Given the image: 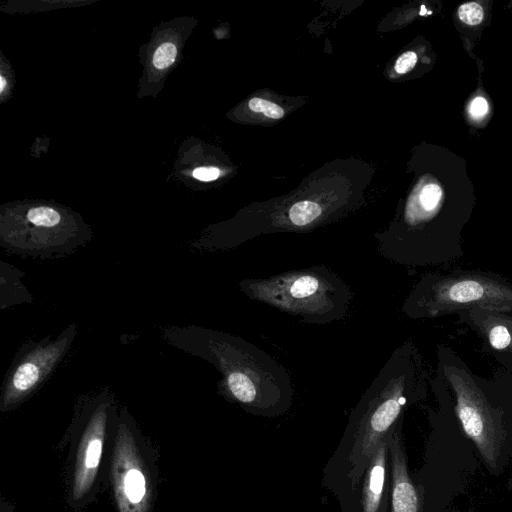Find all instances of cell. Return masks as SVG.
Listing matches in <instances>:
<instances>
[{"instance_id":"obj_9","label":"cell","mask_w":512,"mask_h":512,"mask_svg":"<svg viewBox=\"0 0 512 512\" xmlns=\"http://www.w3.org/2000/svg\"><path fill=\"white\" fill-rule=\"evenodd\" d=\"M403 422L404 419H401L388 435L391 474L390 512H416L406 485L409 466Z\"/></svg>"},{"instance_id":"obj_5","label":"cell","mask_w":512,"mask_h":512,"mask_svg":"<svg viewBox=\"0 0 512 512\" xmlns=\"http://www.w3.org/2000/svg\"><path fill=\"white\" fill-rule=\"evenodd\" d=\"M476 308L512 312V283L491 271L429 272L415 283L401 310L411 319H433Z\"/></svg>"},{"instance_id":"obj_16","label":"cell","mask_w":512,"mask_h":512,"mask_svg":"<svg viewBox=\"0 0 512 512\" xmlns=\"http://www.w3.org/2000/svg\"><path fill=\"white\" fill-rule=\"evenodd\" d=\"M490 106L487 99L481 95L475 96L469 103L467 112L474 121L483 120L489 113Z\"/></svg>"},{"instance_id":"obj_19","label":"cell","mask_w":512,"mask_h":512,"mask_svg":"<svg viewBox=\"0 0 512 512\" xmlns=\"http://www.w3.org/2000/svg\"><path fill=\"white\" fill-rule=\"evenodd\" d=\"M193 177L200 181H212L219 177L220 170L216 167H199L193 171Z\"/></svg>"},{"instance_id":"obj_2","label":"cell","mask_w":512,"mask_h":512,"mask_svg":"<svg viewBox=\"0 0 512 512\" xmlns=\"http://www.w3.org/2000/svg\"><path fill=\"white\" fill-rule=\"evenodd\" d=\"M430 388L436 405L470 440L486 471L502 475L512 465V372L479 376L451 347L439 344Z\"/></svg>"},{"instance_id":"obj_13","label":"cell","mask_w":512,"mask_h":512,"mask_svg":"<svg viewBox=\"0 0 512 512\" xmlns=\"http://www.w3.org/2000/svg\"><path fill=\"white\" fill-rule=\"evenodd\" d=\"M459 20L468 26H477L484 19V9L478 2H466L457 10Z\"/></svg>"},{"instance_id":"obj_14","label":"cell","mask_w":512,"mask_h":512,"mask_svg":"<svg viewBox=\"0 0 512 512\" xmlns=\"http://www.w3.org/2000/svg\"><path fill=\"white\" fill-rule=\"evenodd\" d=\"M177 49L171 42L162 43L154 52L153 65L155 68L163 70L168 68L176 59Z\"/></svg>"},{"instance_id":"obj_6","label":"cell","mask_w":512,"mask_h":512,"mask_svg":"<svg viewBox=\"0 0 512 512\" xmlns=\"http://www.w3.org/2000/svg\"><path fill=\"white\" fill-rule=\"evenodd\" d=\"M388 435L377 446L360 481L354 487L335 495L341 512H390Z\"/></svg>"},{"instance_id":"obj_8","label":"cell","mask_w":512,"mask_h":512,"mask_svg":"<svg viewBox=\"0 0 512 512\" xmlns=\"http://www.w3.org/2000/svg\"><path fill=\"white\" fill-rule=\"evenodd\" d=\"M71 337L72 332L66 333L57 341L38 345L23 354L9 375L8 393L24 395L40 384L62 358Z\"/></svg>"},{"instance_id":"obj_11","label":"cell","mask_w":512,"mask_h":512,"mask_svg":"<svg viewBox=\"0 0 512 512\" xmlns=\"http://www.w3.org/2000/svg\"><path fill=\"white\" fill-rule=\"evenodd\" d=\"M125 491L132 503H138L145 494V479L141 472L131 469L125 477Z\"/></svg>"},{"instance_id":"obj_3","label":"cell","mask_w":512,"mask_h":512,"mask_svg":"<svg viewBox=\"0 0 512 512\" xmlns=\"http://www.w3.org/2000/svg\"><path fill=\"white\" fill-rule=\"evenodd\" d=\"M204 354L222 374L221 389L247 413L266 418L286 414L294 385L288 370L258 346L223 332H208Z\"/></svg>"},{"instance_id":"obj_4","label":"cell","mask_w":512,"mask_h":512,"mask_svg":"<svg viewBox=\"0 0 512 512\" xmlns=\"http://www.w3.org/2000/svg\"><path fill=\"white\" fill-rule=\"evenodd\" d=\"M240 290L251 300L296 317L304 324H330L343 320L353 292L326 266L294 269L266 278H246Z\"/></svg>"},{"instance_id":"obj_10","label":"cell","mask_w":512,"mask_h":512,"mask_svg":"<svg viewBox=\"0 0 512 512\" xmlns=\"http://www.w3.org/2000/svg\"><path fill=\"white\" fill-rule=\"evenodd\" d=\"M322 216L323 208L320 204L311 200H303L289 207L286 218L288 226L302 229L316 224Z\"/></svg>"},{"instance_id":"obj_1","label":"cell","mask_w":512,"mask_h":512,"mask_svg":"<svg viewBox=\"0 0 512 512\" xmlns=\"http://www.w3.org/2000/svg\"><path fill=\"white\" fill-rule=\"evenodd\" d=\"M430 379L412 340L394 349L349 415L340 442L323 469L326 489L335 496L360 481L379 443L410 407L427 399Z\"/></svg>"},{"instance_id":"obj_15","label":"cell","mask_w":512,"mask_h":512,"mask_svg":"<svg viewBox=\"0 0 512 512\" xmlns=\"http://www.w3.org/2000/svg\"><path fill=\"white\" fill-rule=\"evenodd\" d=\"M248 106L253 112H261L271 119H280L284 116V110L279 105L262 98H252Z\"/></svg>"},{"instance_id":"obj_12","label":"cell","mask_w":512,"mask_h":512,"mask_svg":"<svg viewBox=\"0 0 512 512\" xmlns=\"http://www.w3.org/2000/svg\"><path fill=\"white\" fill-rule=\"evenodd\" d=\"M28 220L39 227H54L60 220V214L50 207H35L28 211Z\"/></svg>"},{"instance_id":"obj_7","label":"cell","mask_w":512,"mask_h":512,"mask_svg":"<svg viewBox=\"0 0 512 512\" xmlns=\"http://www.w3.org/2000/svg\"><path fill=\"white\" fill-rule=\"evenodd\" d=\"M457 315L482 340L481 351L512 372V312L476 308Z\"/></svg>"},{"instance_id":"obj_18","label":"cell","mask_w":512,"mask_h":512,"mask_svg":"<svg viewBox=\"0 0 512 512\" xmlns=\"http://www.w3.org/2000/svg\"><path fill=\"white\" fill-rule=\"evenodd\" d=\"M102 453V442L99 439H93L87 449L86 456V467L87 468H96L99 464V460Z\"/></svg>"},{"instance_id":"obj_20","label":"cell","mask_w":512,"mask_h":512,"mask_svg":"<svg viewBox=\"0 0 512 512\" xmlns=\"http://www.w3.org/2000/svg\"><path fill=\"white\" fill-rule=\"evenodd\" d=\"M6 86V80L3 76L0 77V92L2 93Z\"/></svg>"},{"instance_id":"obj_17","label":"cell","mask_w":512,"mask_h":512,"mask_svg":"<svg viewBox=\"0 0 512 512\" xmlns=\"http://www.w3.org/2000/svg\"><path fill=\"white\" fill-rule=\"evenodd\" d=\"M417 59L418 56L414 51H407L398 57L394 69L398 74H405L414 68Z\"/></svg>"}]
</instances>
